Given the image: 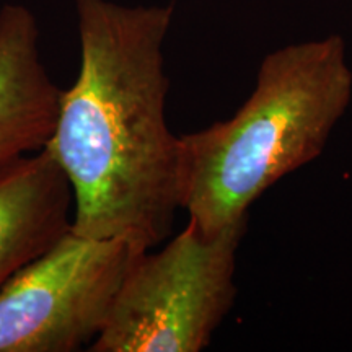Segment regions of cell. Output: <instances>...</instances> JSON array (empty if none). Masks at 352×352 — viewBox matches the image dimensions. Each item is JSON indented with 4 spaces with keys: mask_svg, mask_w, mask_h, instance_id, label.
I'll use <instances>...</instances> for the list:
<instances>
[{
    "mask_svg": "<svg viewBox=\"0 0 352 352\" xmlns=\"http://www.w3.org/2000/svg\"><path fill=\"white\" fill-rule=\"evenodd\" d=\"M38 23L21 6L0 10V176L50 142L63 90L39 59Z\"/></svg>",
    "mask_w": 352,
    "mask_h": 352,
    "instance_id": "5b68a950",
    "label": "cell"
},
{
    "mask_svg": "<svg viewBox=\"0 0 352 352\" xmlns=\"http://www.w3.org/2000/svg\"><path fill=\"white\" fill-rule=\"evenodd\" d=\"M248 217L215 235L188 220L160 252L135 259L91 352H199L236 298V256Z\"/></svg>",
    "mask_w": 352,
    "mask_h": 352,
    "instance_id": "3957f363",
    "label": "cell"
},
{
    "mask_svg": "<svg viewBox=\"0 0 352 352\" xmlns=\"http://www.w3.org/2000/svg\"><path fill=\"white\" fill-rule=\"evenodd\" d=\"M142 253L122 240L69 230L0 289V352H76L90 346Z\"/></svg>",
    "mask_w": 352,
    "mask_h": 352,
    "instance_id": "277c9868",
    "label": "cell"
},
{
    "mask_svg": "<svg viewBox=\"0 0 352 352\" xmlns=\"http://www.w3.org/2000/svg\"><path fill=\"white\" fill-rule=\"evenodd\" d=\"M74 191L46 148L0 176V289L72 228Z\"/></svg>",
    "mask_w": 352,
    "mask_h": 352,
    "instance_id": "8992f818",
    "label": "cell"
},
{
    "mask_svg": "<svg viewBox=\"0 0 352 352\" xmlns=\"http://www.w3.org/2000/svg\"><path fill=\"white\" fill-rule=\"evenodd\" d=\"M351 101L341 34L264 56L252 94L230 120L179 135L189 220L215 235L248 217L267 189L323 153Z\"/></svg>",
    "mask_w": 352,
    "mask_h": 352,
    "instance_id": "7a4b0ae2",
    "label": "cell"
},
{
    "mask_svg": "<svg viewBox=\"0 0 352 352\" xmlns=\"http://www.w3.org/2000/svg\"><path fill=\"white\" fill-rule=\"evenodd\" d=\"M80 70L46 151L74 191V233L148 252L183 204L182 139L166 121L164 41L173 6L74 0Z\"/></svg>",
    "mask_w": 352,
    "mask_h": 352,
    "instance_id": "6da1fadb",
    "label": "cell"
}]
</instances>
